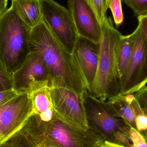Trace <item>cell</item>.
I'll list each match as a JSON object with an SVG mask.
<instances>
[{
	"label": "cell",
	"instance_id": "obj_1",
	"mask_svg": "<svg viewBox=\"0 0 147 147\" xmlns=\"http://www.w3.org/2000/svg\"><path fill=\"white\" fill-rule=\"evenodd\" d=\"M29 53L39 55L45 61L52 84L65 86L83 96L86 84L72 55L59 42L44 20L32 28Z\"/></svg>",
	"mask_w": 147,
	"mask_h": 147
},
{
	"label": "cell",
	"instance_id": "obj_2",
	"mask_svg": "<svg viewBox=\"0 0 147 147\" xmlns=\"http://www.w3.org/2000/svg\"><path fill=\"white\" fill-rule=\"evenodd\" d=\"M21 131L33 147H100L105 140L92 129L84 130L57 115L47 122L36 114L31 116Z\"/></svg>",
	"mask_w": 147,
	"mask_h": 147
},
{
	"label": "cell",
	"instance_id": "obj_3",
	"mask_svg": "<svg viewBox=\"0 0 147 147\" xmlns=\"http://www.w3.org/2000/svg\"><path fill=\"white\" fill-rule=\"evenodd\" d=\"M98 65L91 91L89 93L103 101L121 94L117 67V49L122 35L106 17L101 25Z\"/></svg>",
	"mask_w": 147,
	"mask_h": 147
},
{
	"label": "cell",
	"instance_id": "obj_4",
	"mask_svg": "<svg viewBox=\"0 0 147 147\" xmlns=\"http://www.w3.org/2000/svg\"><path fill=\"white\" fill-rule=\"evenodd\" d=\"M31 30L11 7L0 19V63L9 73L17 70L29 54Z\"/></svg>",
	"mask_w": 147,
	"mask_h": 147
},
{
	"label": "cell",
	"instance_id": "obj_5",
	"mask_svg": "<svg viewBox=\"0 0 147 147\" xmlns=\"http://www.w3.org/2000/svg\"><path fill=\"white\" fill-rule=\"evenodd\" d=\"M42 17L52 32L72 54L79 36L70 12L54 0H40Z\"/></svg>",
	"mask_w": 147,
	"mask_h": 147
},
{
	"label": "cell",
	"instance_id": "obj_6",
	"mask_svg": "<svg viewBox=\"0 0 147 147\" xmlns=\"http://www.w3.org/2000/svg\"><path fill=\"white\" fill-rule=\"evenodd\" d=\"M51 94L53 108L58 116L83 130L86 131L91 128L83 96L66 86L52 84Z\"/></svg>",
	"mask_w": 147,
	"mask_h": 147
},
{
	"label": "cell",
	"instance_id": "obj_7",
	"mask_svg": "<svg viewBox=\"0 0 147 147\" xmlns=\"http://www.w3.org/2000/svg\"><path fill=\"white\" fill-rule=\"evenodd\" d=\"M34 114L31 96L28 92L19 93L0 106V143L21 131Z\"/></svg>",
	"mask_w": 147,
	"mask_h": 147
},
{
	"label": "cell",
	"instance_id": "obj_8",
	"mask_svg": "<svg viewBox=\"0 0 147 147\" xmlns=\"http://www.w3.org/2000/svg\"><path fill=\"white\" fill-rule=\"evenodd\" d=\"M84 105L89 122H91L113 142L119 132L132 128L112 110L107 101L95 97L88 91L83 95Z\"/></svg>",
	"mask_w": 147,
	"mask_h": 147
},
{
	"label": "cell",
	"instance_id": "obj_9",
	"mask_svg": "<svg viewBox=\"0 0 147 147\" xmlns=\"http://www.w3.org/2000/svg\"><path fill=\"white\" fill-rule=\"evenodd\" d=\"M136 38L123 83L121 94H134L146 86L147 83V48L143 33L138 25Z\"/></svg>",
	"mask_w": 147,
	"mask_h": 147
},
{
	"label": "cell",
	"instance_id": "obj_10",
	"mask_svg": "<svg viewBox=\"0 0 147 147\" xmlns=\"http://www.w3.org/2000/svg\"><path fill=\"white\" fill-rule=\"evenodd\" d=\"M106 101L117 115L147 142V116L134 94H120Z\"/></svg>",
	"mask_w": 147,
	"mask_h": 147
},
{
	"label": "cell",
	"instance_id": "obj_11",
	"mask_svg": "<svg viewBox=\"0 0 147 147\" xmlns=\"http://www.w3.org/2000/svg\"><path fill=\"white\" fill-rule=\"evenodd\" d=\"M99 52V43L79 37L72 53L89 92L91 91L96 74Z\"/></svg>",
	"mask_w": 147,
	"mask_h": 147
},
{
	"label": "cell",
	"instance_id": "obj_12",
	"mask_svg": "<svg viewBox=\"0 0 147 147\" xmlns=\"http://www.w3.org/2000/svg\"><path fill=\"white\" fill-rule=\"evenodd\" d=\"M13 74V90L18 93H29L36 82L49 80L47 66L37 53H29L23 64Z\"/></svg>",
	"mask_w": 147,
	"mask_h": 147
},
{
	"label": "cell",
	"instance_id": "obj_13",
	"mask_svg": "<svg viewBox=\"0 0 147 147\" xmlns=\"http://www.w3.org/2000/svg\"><path fill=\"white\" fill-rule=\"evenodd\" d=\"M68 6L79 37L99 43L102 27L86 2L84 0H68Z\"/></svg>",
	"mask_w": 147,
	"mask_h": 147
},
{
	"label": "cell",
	"instance_id": "obj_14",
	"mask_svg": "<svg viewBox=\"0 0 147 147\" xmlns=\"http://www.w3.org/2000/svg\"><path fill=\"white\" fill-rule=\"evenodd\" d=\"M29 94L34 114L43 121L52 120L55 112L51 97V84L49 80L34 84L30 88Z\"/></svg>",
	"mask_w": 147,
	"mask_h": 147
},
{
	"label": "cell",
	"instance_id": "obj_15",
	"mask_svg": "<svg viewBox=\"0 0 147 147\" xmlns=\"http://www.w3.org/2000/svg\"><path fill=\"white\" fill-rule=\"evenodd\" d=\"M11 7L31 28L43 20L40 0H11Z\"/></svg>",
	"mask_w": 147,
	"mask_h": 147
},
{
	"label": "cell",
	"instance_id": "obj_16",
	"mask_svg": "<svg viewBox=\"0 0 147 147\" xmlns=\"http://www.w3.org/2000/svg\"><path fill=\"white\" fill-rule=\"evenodd\" d=\"M136 35V31L135 30L129 35L124 36L122 34L118 41L117 67L120 90L133 53Z\"/></svg>",
	"mask_w": 147,
	"mask_h": 147
},
{
	"label": "cell",
	"instance_id": "obj_17",
	"mask_svg": "<svg viewBox=\"0 0 147 147\" xmlns=\"http://www.w3.org/2000/svg\"><path fill=\"white\" fill-rule=\"evenodd\" d=\"M2 147H33L21 131L16 133L3 143Z\"/></svg>",
	"mask_w": 147,
	"mask_h": 147
},
{
	"label": "cell",
	"instance_id": "obj_18",
	"mask_svg": "<svg viewBox=\"0 0 147 147\" xmlns=\"http://www.w3.org/2000/svg\"><path fill=\"white\" fill-rule=\"evenodd\" d=\"M109 8L111 10L116 27H119L123 21L121 0H109Z\"/></svg>",
	"mask_w": 147,
	"mask_h": 147
},
{
	"label": "cell",
	"instance_id": "obj_19",
	"mask_svg": "<svg viewBox=\"0 0 147 147\" xmlns=\"http://www.w3.org/2000/svg\"><path fill=\"white\" fill-rule=\"evenodd\" d=\"M96 15L101 25L106 17V12L105 10L103 0H84Z\"/></svg>",
	"mask_w": 147,
	"mask_h": 147
},
{
	"label": "cell",
	"instance_id": "obj_20",
	"mask_svg": "<svg viewBox=\"0 0 147 147\" xmlns=\"http://www.w3.org/2000/svg\"><path fill=\"white\" fill-rule=\"evenodd\" d=\"M13 90V74L0 63V91Z\"/></svg>",
	"mask_w": 147,
	"mask_h": 147
},
{
	"label": "cell",
	"instance_id": "obj_21",
	"mask_svg": "<svg viewBox=\"0 0 147 147\" xmlns=\"http://www.w3.org/2000/svg\"><path fill=\"white\" fill-rule=\"evenodd\" d=\"M123 1L138 16L147 14V0Z\"/></svg>",
	"mask_w": 147,
	"mask_h": 147
},
{
	"label": "cell",
	"instance_id": "obj_22",
	"mask_svg": "<svg viewBox=\"0 0 147 147\" xmlns=\"http://www.w3.org/2000/svg\"><path fill=\"white\" fill-rule=\"evenodd\" d=\"M134 94L147 116V86H144Z\"/></svg>",
	"mask_w": 147,
	"mask_h": 147
},
{
	"label": "cell",
	"instance_id": "obj_23",
	"mask_svg": "<svg viewBox=\"0 0 147 147\" xmlns=\"http://www.w3.org/2000/svg\"><path fill=\"white\" fill-rule=\"evenodd\" d=\"M18 94L13 90L0 91V106L10 101Z\"/></svg>",
	"mask_w": 147,
	"mask_h": 147
},
{
	"label": "cell",
	"instance_id": "obj_24",
	"mask_svg": "<svg viewBox=\"0 0 147 147\" xmlns=\"http://www.w3.org/2000/svg\"><path fill=\"white\" fill-rule=\"evenodd\" d=\"M139 24L141 28L147 48V14L138 16Z\"/></svg>",
	"mask_w": 147,
	"mask_h": 147
},
{
	"label": "cell",
	"instance_id": "obj_25",
	"mask_svg": "<svg viewBox=\"0 0 147 147\" xmlns=\"http://www.w3.org/2000/svg\"><path fill=\"white\" fill-rule=\"evenodd\" d=\"M8 0H0V19L8 9Z\"/></svg>",
	"mask_w": 147,
	"mask_h": 147
},
{
	"label": "cell",
	"instance_id": "obj_26",
	"mask_svg": "<svg viewBox=\"0 0 147 147\" xmlns=\"http://www.w3.org/2000/svg\"><path fill=\"white\" fill-rule=\"evenodd\" d=\"M100 147H125L120 144L105 140Z\"/></svg>",
	"mask_w": 147,
	"mask_h": 147
},
{
	"label": "cell",
	"instance_id": "obj_27",
	"mask_svg": "<svg viewBox=\"0 0 147 147\" xmlns=\"http://www.w3.org/2000/svg\"><path fill=\"white\" fill-rule=\"evenodd\" d=\"M109 0H103L104 6L105 10V12H107L109 8Z\"/></svg>",
	"mask_w": 147,
	"mask_h": 147
},
{
	"label": "cell",
	"instance_id": "obj_28",
	"mask_svg": "<svg viewBox=\"0 0 147 147\" xmlns=\"http://www.w3.org/2000/svg\"><path fill=\"white\" fill-rule=\"evenodd\" d=\"M3 146V143L2 144H1L0 143V147H2Z\"/></svg>",
	"mask_w": 147,
	"mask_h": 147
}]
</instances>
